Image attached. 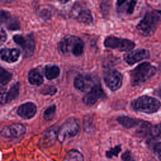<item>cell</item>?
Here are the masks:
<instances>
[{
  "instance_id": "obj_14",
  "label": "cell",
  "mask_w": 161,
  "mask_h": 161,
  "mask_svg": "<svg viewBox=\"0 0 161 161\" xmlns=\"http://www.w3.org/2000/svg\"><path fill=\"white\" fill-rule=\"evenodd\" d=\"M19 94V84L12 86L8 90L3 89L0 91V107L16 99Z\"/></svg>"
},
{
  "instance_id": "obj_26",
  "label": "cell",
  "mask_w": 161,
  "mask_h": 161,
  "mask_svg": "<svg viewBox=\"0 0 161 161\" xmlns=\"http://www.w3.org/2000/svg\"><path fill=\"white\" fill-rule=\"evenodd\" d=\"M122 161H136L133 154L130 151H126L121 155Z\"/></svg>"
},
{
  "instance_id": "obj_32",
  "label": "cell",
  "mask_w": 161,
  "mask_h": 161,
  "mask_svg": "<svg viewBox=\"0 0 161 161\" xmlns=\"http://www.w3.org/2000/svg\"><path fill=\"white\" fill-rule=\"evenodd\" d=\"M157 16H158V18L159 20H161V11H155Z\"/></svg>"
},
{
  "instance_id": "obj_12",
  "label": "cell",
  "mask_w": 161,
  "mask_h": 161,
  "mask_svg": "<svg viewBox=\"0 0 161 161\" xmlns=\"http://www.w3.org/2000/svg\"><path fill=\"white\" fill-rule=\"evenodd\" d=\"M149 52L146 49H136L130 50L124 55L125 61L130 64L133 65L140 60L147 58L149 57Z\"/></svg>"
},
{
  "instance_id": "obj_11",
  "label": "cell",
  "mask_w": 161,
  "mask_h": 161,
  "mask_svg": "<svg viewBox=\"0 0 161 161\" xmlns=\"http://www.w3.org/2000/svg\"><path fill=\"white\" fill-rule=\"evenodd\" d=\"M26 132L25 126L20 123H13L4 127L1 135L7 138H17L23 135Z\"/></svg>"
},
{
  "instance_id": "obj_21",
  "label": "cell",
  "mask_w": 161,
  "mask_h": 161,
  "mask_svg": "<svg viewBox=\"0 0 161 161\" xmlns=\"http://www.w3.org/2000/svg\"><path fill=\"white\" fill-rule=\"evenodd\" d=\"M64 161H84V158L80 152L72 149L67 152Z\"/></svg>"
},
{
  "instance_id": "obj_23",
  "label": "cell",
  "mask_w": 161,
  "mask_h": 161,
  "mask_svg": "<svg viewBox=\"0 0 161 161\" xmlns=\"http://www.w3.org/2000/svg\"><path fill=\"white\" fill-rule=\"evenodd\" d=\"M56 111V107L55 105H52L47 108L43 113V118L46 120H51L55 116Z\"/></svg>"
},
{
  "instance_id": "obj_15",
  "label": "cell",
  "mask_w": 161,
  "mask_h": 161,
  "mask_svg": "<svg viewBox=\"0 0 161 161\" xmlns=\"http://www.w3.org/2000/svg\"><path fill=\"white\" fill-rule=\"evenodd\" d=\"M36 112V105L31 102H28L20 105L18 109V114L23 119H30L35 116Z\"/></svg>"
},
{
  "instance_id": "obj_5",
  "label": "cell",
  "mask_w": 161,
  "mask_h": 161,
  "mask_svg": "<svg viewBox=\"0 0 161 161\" xmlns=\"http://www.w3.org/2000/svg\"><path fill=\"white\" fill-rule=\"evenodd\" d=\"M80 131L79 121L75 118H69L67 119L58 130L57 138L62 143L66 140L75 136Z\"/></svg>"
},
{
  "instance_id": "obj_31",
  "label": "cell",
  "mask_w": 161,
  "mask_h": 161,
  "mask_svg": "<svg viewBox=\"0 0 161 161\" xmlns=\"http://www.w3.org/2000/svg\"><path fill=\"white\" fill-rule=\"evenodd\" d=\"M155 94H156L159 97L161 98V86L157 89V90L156 91Z\"/></svg>"
},
{
  "instance_id": "obj_29",
  "label": "cell",
  "mask_w": 161,
  "mask_h": 161,
  "mask_svg": "<svg viewBox=\"0 0 161 161\" xmlns=\"http://www.w3.org/2000/svg\"><path fill=\"white\" fill-rule=\"evenodd\" d=\"M6 39L7 34L6 31L3 29H0V46H1L6 42Z\"/></svg>"
},
{
  "instance_id": "obj_22",
  "label": "cell",
  "mask_w": 161,
  "mask_h": 161,
  "mask_svg": "<svg viewBox=\"0 0 161 161\" xmlns=\"http://www.w3.org/2000/svg\"><path fill=\"white\" fill-rule=\"evenodd\" d=\"M11 77V74L8 71L0 67V84H6L10 81Z\"/></svg>"
},
{
  "instance_id": "obj_28",
  "label": "cell",
  "mask_w": 161,
  "mask_h": 161,
  "mask_svg": "<svg viewBox=\"0 0 161 161\" xmlns=\"http://www.w3.org/2000/svg\"><path fill=\"white\" fill-rule=\"evenodd\" d=\"M136 1L135 0H131L129 3H128V7L127 9V13L128 14H131L133 11H134V8L135 7Z\"/></svg>"
},
{
  "instance_id": "obj_16",
  "label": "cell",
  "mask_w": 161,
  "mask_h": 161,
  "mask_svg": "<svg viewBox=\"0 0 161 161\" xmlns=\"http://www.w3.org/2000/svg\"><path fill=\"white\" fill-rule=\"evenodd\" d=\"M20 53L16 48H3L0 51V57L1 59L8 63L15 62L18 60Z\"/></svg>"
},
{
  "instance_id": "obj_27",
  "label": "cell",
  "mask_w": 161,
  "mask_h": 161,
  "mask_svg": "<svg viewBox=\"0 0 161 161\" xmlns=\"http://www.w3.org/2000/svg\"><path fill=\"white\" fill-rule=\"evenodd\" d=\"M153 150L157 155L160 161H161V143H158L154 145Z\"/></svg>"
},
{
  "instance_id": "obj_24",
  "label": "cell",
  "mask_w": 161,
  "mask_h": 161,
  "mask_svg": "<svg viewBox=\"0 0 161 161\" xmlns=\"http://www.w3.org/2000/svg\"><path fill=\"white\" fill-rule=\"evenodd\" d=\"M121 151V145H117L113 148H111L109 150L106 152V155L108 158H112L114 156H117Z\"/></svg>"
},
{
  "instance_id": "obj_34",
  "label": "cell",
  "mask_w": 161,
  "mask_h": 161,
  "mask_svg": "<svg viewBox=\"0 0 161 161\" xmlns=\"http://www.w3.org/2000/svg\"><path fill=\"white\" fill-rule=\"evenodd\" d=\"M0 1H3V2H8V1H10V0H0Z\"/></svg>"
},
{
  "instance_id": "obj_8",
  "label": "cell",
  "mask_w": 161,
  "mask_h": 161,
  "mask_svg": "<svg viewBox=\"0 0 161 161\" xmlns=\"http://www.w3.org/2000/svg\"><path fill=\"white\" fill-rule=\"evenodd\" d=\"M96 84V78L91 74H79L74 80V86L78 90L87 92Z\"/></svg>"
},
{
  "instance_id": "obj_2",
  "label": "cell",
  "mask_w": 161,
  "mask_h": 161,
  "mask_svg": "<svg viewBox=\"0 0 161 161\" xmlns=\"http://www.w3.org/2000/svg\"><path fill=\"white\" fill-rule=\"evenodd\" d=\"M58 48L64 53L72 52L74 55L79 56L83 53L84 43L76 36H67L59 42Z\"/></svg>"
},
{
  "instance_id": "obj_18",
  "label": "cell",
  "mask_w": 161,
  "mask_h": 161,
  "mask_svg": "<svg viewBox=\"0 0 161 161\" xmlns=\"http://www.w3.org/2000/svg\"><path fill=\"white\" fill-rule=\"evenodd\" d=\"M43 77L38 69H32L28 74V81L32 85L39 86L43 82Z\"/></svg>"
},
{
  "instance_id": "obj_9",
  "label": "cell",
  "mask_w": 161,
  "mask_h": 161,
  "mask_svg": "<svg viewBox=\"0 0 161 161\" xmlns=\"http://www.w3.org/2000/svg\"><path fill=\"white\" fill-rule=\"evenodd\" d=\"M104 80L106 85L111 90L119 89L123 82V76L120 72L115 69H108L104 72Z\"/></svg>"
},
{
  "instance_id": "obj_1",
  "label": "cell",
  "mask_w": 161,
  "mask_h": 161,
  "mask_svg": "<svg viewBox=\"0 0 161 161\" xmlns=\"http://www.w3.org/2000/svg\"><path fill=\"white\" fill-rule=\"evenodd\" d=\"M156 72V68L148 62H143L130 72L131 83L133 86H139L150 77Z\"/></svg>"
},
{
  "instance_id": "obj_7",
  "label": "cell",
  "mask_w": 161,
  "mask_h": 161,
  "mask_svg": "<svg viewBox=\"0 0 161 161\" xmlns=\"http://www.w3.org/2000/svg\"><path fill=\"white\" fill-rule=\"evenodd\" d=\"M104 45L107 48L116 49L119 51H130L135 45V43L130 40L113 36H108L104 42Z\"/></svg>"
},
{
  "instance_id": "obj_20",
  "label": "cell",
  "mask_w": 161,
  "mask_h": 161,
  "mask_svg": "<svg viewBox=\"0 0 161 161\" xmlns=\"http://www.w3.org/2000/svg\"><path fill=\"white\" fill-rule=\"evenodd\" d=\"M147 136H148L152 139L161 138V123L150 125Z\"/></svg>"
},
{
  "instance_id": "obj_4",
  "label": "cell",
  "mask_w": 161,
  "mask_h": 161,
  "mask_svg": "<svg viewBox=\"0 0 161 161\" xmlns=\"http://www.w3.org/2000/svg\"><path fill=\"white\" fill-rule=\"evenodd\" d=\"M158 21L155 11L148 12L138 24L137 29L143 36H151L157 29Z\"/></svg>"
},
{
  "instance_id": "obj_6",
  "label": "cell",
  "mask_w": 161,
  "mask_h": 161,
  "mask_svg": "<svg viewBox=\"0 0 161 161\" xmlns=\"http://www.w3.org/2000/svg\"><path fill=\"white\" fill-rule=\"evenodd\" d=\"M70 14L72 18L84 24L90 25L93 21L91 11L83 2L75 3L71 9Z\"/></svg>"
},
{
  "instance_id": "obj_25",
  "label": "cell",
  "mask_w": 161,
  "mask_h": 161,
  "mask_svg": "<svg viewBox=\"0 0 161 161\" xmlns=\"http://www.w3.org/2000/svg\"><path fill=\"white\" fill-rule=\"evenodd\" d=\"M10 18L11 16L8 12L3 10H0V25L5 22L9 21Z\"/></svg>"
},
{
  "instance_id": "obj_30",
  "label": "cell",
  "mask_w": 161,
  "mask_h": 161,
  "mask_svg": "<svg viewBox=\"0 0 161 161\" xmlns=\"http://www.w3.org/2000/svg\"><path fill=\"white\" fill-rule=\"evenodd\" d=\"M126 1V0H117V3H116L117 6H118V7L121 6Z\"/></svg>"
},
{
  "instance_id": "obj_10",
  "label": "cell",
  "mask_w": 161,
  "mask_h": 161,
  "mask_svg": "<svg viewBox=\"0 0 161 161\" xmlns=\"http://www.w3.org/2000/svg\"><path fill=\"white\" fill-rule=\"evenodd\" d=\"M13 39L17 44L21 47L25 55L31 56L33 54L35 43L32 36L27 35L25 36L21 35H16L14 36Z\"/></svg>"
},
{
  "instance_id": "obj_17",
  "label": "cell",
  "mask_w": 161,
  "mask_h": 161,
  "mask_svg": "<svg viewBox=\"0 0 161 161\" xmlns=\"http://www.w3.org/2000/svg\"><path fill=\"white\" fill-rule=\"evenodd\" d=\"M117 120L122 126L126 128H131L136 126L141 121V120L140 119L126 116H119L117 118Z\"/></svg>"
},
{
  "instance_id": "obj_3",
  "label": "cell",
  "mask_w": 161,
  "mask_h": 161,
  "mask_svg": "<svg viewBox=\"0 0 161 161\" xmlns=\"http://www.w3.org/2000/svg\"><path fill=\"white\" fill-rule=\"evenodd\" d=\"M132 105L135 110L147 114L157 112L161 106L158 99L148 96L139 97L133 102Z\"/></svg>"
},
{
  "instance_id": "obj_33",
  "label": "cell",
  "mask_w": 161,
  "mask_h": 161,
  "mask_svg": "<svg viewBox=\"0 0 161 161\" xmlns=\"http://www.w3.org/2000/svg\"><path fill=\"white\" fill-rule=\"evenodd\" d=\"M58 1H59L60 3H67L68 1H69L70 0H57Z\"/></svg>"
},
{
  "instance_id": "obj_13",
  "label": "cell",
  "mask_w": 161,
  "mask_h": 161,
  "mask_svg": "<svg viewBox=\"0 0 161 161\" xmlns=\"http://www.w3.org/2000/svg\"><path fill=\"white\" fill-rule=\"evenodd\" d=\"M105 94L101 86L97 84L87 92V94L83 97L82 101L86 105L91 106L94 104L98 99L103 98Z\"/></svg>"
},
{
  "instance_id": "obj_19",
  "label": "cell",
  "mask_w": 161,
  "mask_h": 161,
  "mask_svg": "<svg viewBox=\"0 0 161 161\" xmlns=\"http://www.w3.org/2000/svg\"><path fill=\"white\" fill-rule=\"evenodd\" d=\"M60 74V69L56 65H47L45 68V75L48 80L57 78Z\"/></svg>"
}]
</instances>
